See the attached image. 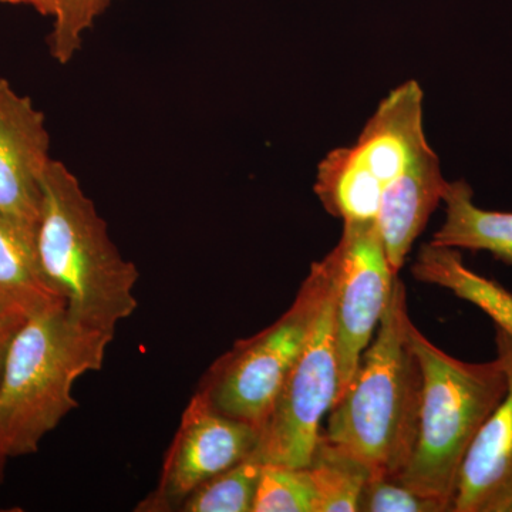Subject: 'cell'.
<instances>
[{"label": "cell", "instance_id": "12", "mask_svg": "<svg viewBox=\"0 0 512 512\" xmlns=\"http://www.w3.org/2000/svg\"><path fill=\"white\" fill-rule=\"evenodd\" d=\"M447 187L439 157L427 144L384 188L376 224L394 274L399 275L414 241L443 201Z\"/></svg>", "mask_w": 512, "mask_h": 512}, {"label": "cell", "instance_id": "14", "mask_svg": "<svg viewBox=\"0 0 512 512\" xmlns=\"http://www.w3.org/2000/svg\"><path fill=\"white\" fill-rule=\"evenodd\" d=\"M56 306L66 305L43 278L35 241L0 217V313L26 320Z\"/></svg>", "mask_w": 512, "mask_h": 512}, {"label": "cell", "instance_id": "13", "mask_svg": "<svg viewBox=\"0 0 512 512\" xmlns=\"http://www.w3.org/2000/svg\"><path fill=\"white\" fill-rule=\"evenodd\" d=\"M412 274L419 282L440 286L473 303L512 338V293L494 279L471 271L458 249L431 242L421 245Z\"/></svg>", "mask_w": 512, "mask_h": 512}, {"label": "cell", "instance_id": "18", "mask_svg": "<svg viewBox=\"0 0 512 512\" xmlns=\"http://www.w3.org/2000/svg\"><path fill=\"white\" fill-rule=\"evenodd\" d=\"M113 0H40L37 12L53 20L49 49L57 63L72 62L84 35Z\"/></svg>", "mask_w": 512, "mask_h": 512}, {"label": "cell", "instance_id": "1", "mask_svg": "<svg viewBox=\"0 0 512 512\" xmlns=\"http://www.w3.org/2000/svg\"><path fill=\"white\" fill-rule=\"evenodd\" d=\"M35 247L43 278L76 322L114 335L136 311L137 266L120 254L106 221L60 161H50L43 177Z\"/></svg>", "mask_w": 512, "mask_h": 512}, {"label": "cell", "instance_id": "22", "mask_svg": "<svg viewBox=\"0 0 512 512\" xmlns=\"http://www.w3.org/2000/svg\"><path fill=\"white\" fill-rule=\"evenodd\" d=\"M0 3H10V5H29L32 8H39L40 0H0Z\"/></svg>", "mask_w": 512, "mask_h": 512}, {"label": "cell", "instance_id": "19", "mask_svg": "<svg viewBox=\"0 0 512 512\" xmlns=\"http://www.w3.org/2000/svg\"><path fill=\"white\" fill-rule=\"evenodd\" d=\"M252 512H315L308 468L264 464Z\"/></svg>", "mask_w": 512, "mask_h": 512}, {"label": "cell", "instance_id": "17", "mask_svg": "<svg viewBox=\"0 0 512 512\" xmlns=\"http://www.w3.org/2000/svg\"><path fill=\"white\" fill-rule=\"evenodd\" d=\"M264 463L249 456L202 483L183 501L181 512H252Z\"/></svg>", "mask_w": 512, "mask_h": 512}, {"label": "cell", "instance_id": "15", "mask_svg": "<svg viewBox=\"0 0 512 512\" xmlns=\"http://www.w3.org/2000/svg\"><path fill=\"white\" fill-rule=\"evenodd\" d=\"M466 181L448 183L443 201L446 220L431 244L440 247L487 251L512 266V212L487 211L473 201Z\"/></svg>", "mask_w": 512, "mask_h": 512}, {"label": "cell", "instance_id": "10", "mask_svg": "<svg viewBox=\"0 0 512 512\" xmlns=\"http://www.w3.org/2000/svg\"><path fill=\"white\" fill-rule=\"evenodd\" d=\"M50 137L42 111L0 79V217L36 238Z\"/></svg>", "mask_w": 512, "mask_h": 512}, {"label": "cell", "instance_id": "21", "mask_svg": "<svg viewBox=\"0 0 512 512\" xmlns=\"http://www.w3.org/2000/svg\"><path fill=\"white\" fill-rule=\"evenodd\" d=\"M23 322L25 320L10 318V316L0 313V373H2L10 343H12V339L15 338L16 332H18Z\"/></svg>", "mask_w": 512, "mask_h": 512}, {"label": "cell", "instance_id": "4", "mask_svg": "<svg viewBox=\"0 0 512 512\" xmlns=\"http://www.w3.org/2000/svg\"><path fill=\"white\" fill-rule=\"evenodd\" d=\"M409 339L423 370L419 431L412 458L399 480L453 511L458 473L476 439L508 389L500 357L467 363L447 355L413 322Z\"/></svg>", "mask_w": 512, "mask_h": 512}, {"label": "cell", "instance_id": "23", "mask_svg": "<svg viewBox=\"0 0 512 512\" xmlns=\"http://www.w3.org/2000/svg\"><path fill=\"white\" fill-rule=\"evenodd\" d=\"M8 456L3 453L2 448H0V483L3 481V474H5L6 461H8Z\"/></svg>", "mask_w": 512, "mask_h": 512}, {"label": "cell", "instance_id": "8", "mask_svg": "<svg viewBox=\"0 0 512 512\" xmlns=\"http://www.w3.org/2000/svg\"><path fill=\"white\" fill-rule=\"evenodd\" d=\"M332 254L336 262V403L352 384L399 275L387 261L376 220L343 222L342 237Z\"/></svg>", "mask_w": 512, "mask_h": 512}, {"label": "cell", "instance_id": "5", "mask_svg": "<svg viewBox=\"0 0 512 512\" xmlns=\"http://www.w3.org/2000/svg\"><path fill=\"white\" fill-rule=\"evenodd\" d=\"M332 278L333 261L328 254L312 265L295 302L281 318L258 335L238 340L215 360L197 390L212 409L264 429Z\"/></svg>", "mask_w": 512, "mask_h": 512}, {"label": "cell", "instance_id": "2", "mask_svg": "<svg viewBox=\"0 0 512 512\" xmlns=\"http://www.w3.org/2000/svg\"><path fill=\"white\" fill-rule=\"evenodd\" d=\"M406 286L397 276L376 338L348 392L330 409L323 436L345 448L372 474L399 477L416 446L423 370L409 339Z\"/></svg>", "mask_w": 512, "mask_h": 512}, {"label": "cell", "instance_id": "6", "mask_svg": "<svg viewBox=\"0 0 512 512\" xmlns=\"http://www.w3.org/2000/svg\"><path fill=\"white\" fill-rule=\"evenodd\" d=\"M424 94L409 80L379 104L356 143L329 151L318 165L315 192L343 222L376 220L384 188L427 146Z\"/></svg>", "mask_w": 512, "mask_h": 512}, {"label": "cell", "instance_id": "11", "mask_svg": "<svg viewBox=\"0 0 512 512\" xmlns=\"http://www.w3.org/2000/svg\"><path fill=\"white\" fill-rule=\"evenodd\" d=\"M495 343L508 389L464 457L454 512H512V338L497 329Z\"/></svg>", "mask_w": 512, "mask_h": 512}, {"label": "cell", "instance_id": "3", "mask_svg": "<svg viewBox=\"0 0 512 512\" xmlns=\"http://www.w3.org/2000/svg\"><path fill=\"white\" fill-rule=\"evenodd\" d=\"M113 333L76 322L56 306L22 323L0 373V448L10 457L36 453L46 434L79 406L72 390L103 367Z\"/></svg>", "mask_w": 512, "mask_h": 512}, {"label": "cell", "instance_id": "20", "mask_svg": "<svg viewBox=\"0 0 512 512\" xmlns=\"http://www.w3.org/2000/svg\"><path fill=\"white\" fill-rule=\"evenodd\" d=\"M357 511L362 512H448L433 498L424 497L397 477L372 474L360 494Z\"/></svg>", "mask_w": 512, "mask_h": 512}, {"label": "cell", "instance_id": "9", "mask_svg": "<svg viewBox=\"0 0 512 512\" xmlns=\"http://www.w3.org/2000/svg\"><path fill=\"white\" fill-rule=\"evenodd\" d=\"M259 437L261 430L218 413L195 392L165 454L156 490L134 510L178 511L195 488L251 456Z\"/></svg>", "mask_w": 512, "mask_h": 512}, {"label": "cell", "instance_id": "16", "mask_svg": "<svg viewBox=\"0 0 512 512\" xmlns=\"http://www.w3.org/2000/svg\"><path fill=\"white\" fill-rule=\"evenodd\" d=\"M315 488V512H356L370 468L320 433L306 466Z\"/></svg>", "mask_w": 512, "mask_h": 512}, {"label": "cell", "instance_id": "7", "mask_svg": "<svg viewBox=\"0 0 512 512\" xmlns=\"http://www.w3.org/2000/svg\"><path fill=\"white\" fill-rule=\"evenodd\" d=\"M301 355L278 394L252 456L264 464L306 467L318 444L320 423L338 393L335 340L336 262Z\"/></svg>", "mask_w": 512, "mask_h": 512}]
</instances>
